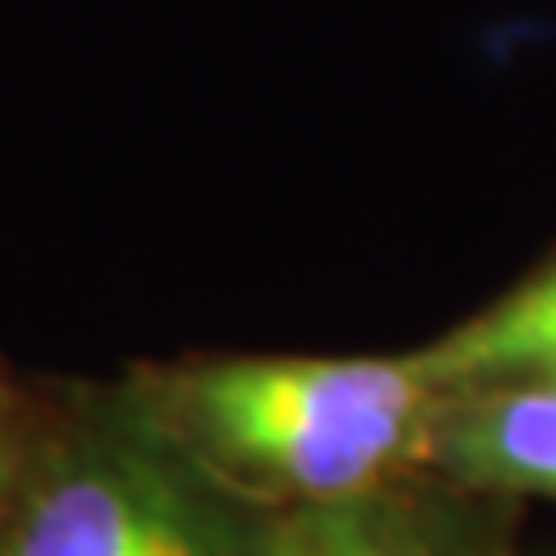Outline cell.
I'll return each mask as SVG.
<instances>
[{
  "label": "cell",
  "mask_w": 556,
  "mask_h": 556,
  "mask_svg": "<svg viewBox=\"0 0 556 556\" xmlns=\"http://www.w3.org/2000/svg\"><path fill=\"white\" fill-rule=\"evenodd\" d=\"M427 473L482 496L556 501V386L506 380L450 390Z\"/></svg>",
  "instance_id": "4"
},
{
  "label": "cell",
  "mask_w": 556,
  "mask_h": 556,
  "mask_svg": "<svg viewBox=\"0 0 556 556\" xmlns=\"http://www.w3.org/2000/svg\"><path fill=\"white\" fill-rule=\"evenodd\" d=\"M265 556H510V501L417 473L348 501L269 510Z\"/></svg>",
  "instance_id": "3"
},
{
  "label": "cell",
  "mask_w": 556,
  "mask_h": 556,
  "mask_svg": "<svg viewBox=\"0 0 556 556\" xmlns=\"http://www.w3.org/2000/svg\"><path fill=\"white\" fill-rule=\"evenodd\" d=\"M130 390L208 473L265 510L427 473L450 394L417 353L208 357L139 376Z\"/></svg>",
  "instance_id": "1"
},
{
  "label": "cell",
  "mask_w": 556,
  "mask_h": 556,
  "mask_svg": "<svg viewBox=\"0 0 556 556\" xmlns=\"http://www.w3.org/2000/svg\"><path fill=\"white\" fill-rule=\"evenodd\" d=\"M417 357L441 390L506 386V380L556 386V260L501 302L445 329L437 343L417 348Z\"/></svg>",
  "instance_id": "5"
},
{
  "label": "cell",
  "mask_w": 556,
  "mask_h": 556,
  "mask_svg": "<svg viewBox=\"0 0 556 556\" xmlns=\"http://www.w3.org/2000/svg\"><path fill=\"white\" fill-rule=\"evenodd\" d=\"M265 529L126 386L42 417L0 556H265Z\"/></svg>",
  "instance_id": "2"
},
{
  "label": "cell",
  "mask_w": 556,
  "mask_h": 556,
  "mask_svg": "<svg viewBox=\"0 0 556 556\" xmlns=\"http://www.w3.org/2000/svg\"><path fill=\"white\" fill-rule=\"evenodd\" d=\"M38 427H42V417L33 408H24L20 399L5 390V380H0V519H5L14 486L24 478V464L33 455V441H38Z\"/></svg>",
  "instance_id": "6"
}]
</instances>
